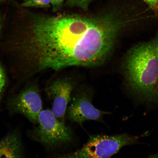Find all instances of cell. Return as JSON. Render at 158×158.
<instances>
[{
    "instance_id": "cell-1",
    "label": "cell",
    "mask_w": 158,
    "mask_h": 158,
    "mask_svg": "<svg viewBox=\"0 0 158 158\" xmlns=\"http://www.w3.org/2000/svg\"><path fill=\"white\" fill-rule=\"evenodd\" d=\"M26 15L10 21L3 44L12 67L25 77L48 70L102 64L129 23L117 9L97 15Z\"/></svg>"
},
{
    "instance_id": "cell-2",
    "label": "cell",
    "mask_w": 158,
    "mask_h": 158,
    "mask_svg": "<svg viewBox=\"0 0 158 158\" xmlns=\"http://www.w3.org/2000/svg\"><path fill=\"white\" fill-rule=\"evenodd\" d=\"M124 70L126 85L131 94L143 102L158 101L155 86L158 78V35L129 51Z\"/></svg>"
},
{
    "instance_id": "cell-3",
    "label": "cell",
    "mask_w": 158,
    "mask_h": 158,
    "mask_svg": "<svg viewBox=\"0 0 158 158\" xmlns=\"http://www.w3.org/2000/svg\"><path fill=\"white\" fill-rule=\"evenodd\" d=\"M30 132L31 137L45 149L54 151L73 143L74 135L72 129L59 121L51 110H43L40 113L38 123Z\"/></svg>"
},
{
    "instance_id": "cell-4",
    "label": "cell",
    "mask_w": 158,
    "mask_h": 158,
    "mask_svg": "<svg viewBox=\"0 0 158 158\" xmlns=\"http://www.w3.org/2000/svg\"><path fill=\"white\" fill-rule=\"evenodd\" d=\"M139 138L126 133L114 135H92L81 149L73 152L59 155V157H110L117 153L122 148L137 143Z\"/></svg>"
},
{
    "instance_id": "cell-5",
    "label": "cell",
    "mask_w": 158,
    "mask_h": 158,
    "mask_svg": "<svg viewBox=\"0 0 158 158\" xmlns=\"http://www.w3.org/2000/svg\"><path fill=\"white\" fill-rule=\"evenodd\" d=\"M94 94V90L89 87L77 86L67 107L65 118L80 125L88 120L104 123V115L110 114L111 112L103 111L94 107L92 104Z\"/></svg>"
},
{
    "instance_id": "cell-6",
    "label": "cell",
    "mask_w": 158,
    "mask_h": 158,
    "mask_svg": "<svg viewBox=\"0 0 158 158\" xmlns=\"http://www.w3.org/2000/svg\"><path fill=\"white\" fill-rule=\"evenodd\" d=\"M77 85L76 79L66 77L55 80L45 88V92L52 104L51 111L63 123L65 122L67 107Z\"/></svg>"
},
{
    "instance_id": "cell-7",
    "label": "cell",
    "mask_w": 158,
    "mask_h": 158,
    "mask_svg": "<svg viewBox=\"0 0 158 158\" xmlns=\"http://www.w3.org/2000/svg\"><path fill=\"white\" fill-rule=\"evenodd\" d=\"M10 106L16 113L23 114L31 123L37 124L39 114L43 110L38 85L35 82L27 85L11 99Z\"/></svg>"
},
{
    "instance_id": "cell-8",
    "label": "cell",
    "mask_w": 158,
    "mask_h": 158,
    "mask_svg": "<svg viewBox=\"0 0 158 158\" xmlns=\"http://www.w3.org/2000/svg\"><path fill=\"white\" fill-rule=\"evenodd\" d=\"M23 155L22 141L17 133H9L0 140V158H21Z\"/></svg>"
},
{
    "instance_id": "cell-9",
    "label": "cell",
    "mask_w": 158,
    "mask_h": 158,
    "mask_svg": "<svg viewBox=\"0 0 158 158\" xmlns=\"http://www.w3.org/2000/svg\"><path fill=\"white\" fill-rule=\"evenodd\" d=\"M22 6L25 7L48 8L51 6V0H23Z\"/></svg>"
},
{
    "instance_id": "cell-10",
    "label": "cell",
    "mask_w": 158,
    "mask_h": 158,
    "mask_svg": "<svg viewBox=\"0 0 158 158\" xmlns=\"http://www.w3.org/2000/svg\"><path fill=\"white\" fill-rule=\"evenodd\" d=\"M92 0H68L66 4L70 6L80 8L85 11L87 10L89 5Z\"/></svg>"
},
{
    "instance_id": "cell-11",
    "label": "cell",
    "mask_w": 158,
    "mask_h": 158,
    "mask_svg": "<svg viewBox=\"0 0 158 158\" xmlns=\"http://www.w3.org/2000/svg\"><path fill=\"white\" fill-rule=\"evenodd\" d=\"M65 0H51V6L53 11H58L62 9L63 4Z\"/></svg>"
},
{
    "instance_id": "cell-12",
    "label": "cell",
    "mask_w": 158,
    "mask_h": 158,
    "mask_svg": "<svg viewBox=\"0 0 158 158\" xmlns=\"http://www.w3.org/2000/svg\"><path fill=\"white\" fill-rule=\"evenodd\" d=\"M150 8L156 12H158V0H143Z\"/></svg>"
},
{
    "instance_id": "cell-13",
    "label": "cell",
    "mask_w": 158,
    "mask_h": 158,
    "mask_svg": "<svg viewBox=\"0 0 158 158\" xmlns=\"http://www.w3.org/2000/svg\"><path fill=\"white\" fill-rule=\"evenodd\" d=\"M6 78L3 69L0 66V94L3 90L5 85Z\"/></svg>"
},
{
    "instance_id": "cell-14",
    "label": "cell",
    "mask_w": 158,
    "mask_h": 158,
    "mask_svg": "<svg viewBox=\"0 0 158 158\" xmlns=\"http://www.w3.org/2000/svg\"><path fill=\"white\" fill-rule=\"evenodd\" d=\"M155 92L156 96L158 101V78L155 86Z\"/></svg>"
},
{
    "instance_id": "cell-15",
    "label": "cell",
    "mask_w": 158,
    "mask_h": 158,
    "mask_svg": "<svg viewBox=\"0 0 158 158\" xmlns=\"http://www.w3.org/2000/svg\"><path fill=\"white\" fill-rule=\"evenodd\" d=\"M0 21H1V18H0Z\"/></svg>"
}]
</instances>
